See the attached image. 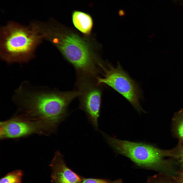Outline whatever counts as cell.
I'll return each instance as SVG.
<instances>
[{
    "instance_id": "1",
    "label": "cell",
    "mask_w": 183,
    "mask_h": 183,
    "mask_svg": "<svg viewBox=\"0 0 183 183\" xmlns=\"http://www.w3.org/2000/svg\"><path fill=\"white\" fill-rule=\"evenodd\" d=\"M17 91L24 115L39 122L49 133L55 132L58 124L67 116L71 102L79 96L78 90L67 92L26 91L20 88Z\"/></svg>"
},
{
    "instance_id": "2",
    "label": "cell",
    "mask_w": 183,
    "mask_h": 183,
    "mask_svg": "<svg viewBox=\"0 0 183 183\" xmlns=\"http://www.w3.org/2000/svg\"><path fill=\"white\" fill-rule=\"evenodd\" d=\"M53 22H40L37 28L43 39L54 45L77 70L79 75L96 78V61L90 44L85 39L70 31L63 30Z\"/></svg>"
},
{
    "instance_id": "3",
    "label": "cell",
    "mask_w": 183,
    "mask_h": 183,
    "mask_svg": "<svg viewBox=\"0 0 183 183\" xmlns=\"http://www.w3.org/2000/svg\"><path fill=\"white\" fill-rule=\"evenodd\" d=\"M43 39L31 24L25 26L13 21L0 30V55L8 64L27 63L35 56V52Z\"/></svg>"
},
{
    "instance_id": "4",
    "label": "cell",
    "mask_w": 183,
    "mask_h": 183,
    "mask_svg": "<svg viewBox=\"0 0 183 183\" xmlns=\"http://www.w3.org/2000/svg\"><path fill=\"white\" fill-rule=\"evenodd\" d=\"M101 133L106 141L117 153L129 159L143 168L172 174L174 173L172 163L164 157L170 156V151H165L151 145L119 140Z\"/></svg>"
},
{
    "instance_id": "5",
    "label": "cell",
    "mask_w": 183,
    "mask_h": 183,
    "mask_svg": "<svg viewBox=\"0 0 183 183\" xmlns=\"http://www.w3.org/2000/svg\"><path fill=\"white\" fill-rule=\"evenodd\" d=\"M108 69L103 68L104 72L102 78H96L97 84H106L125 98L138 111L142 109L140 105V94L137 86L122 69L118 63L116 67L108 64Z\"/></svg>"
},
{
    "instance_id": "6",
    "label": "cell",
    "mask_w": 183,
    "mask_h": 183,
    "mask_svg": "<svg viewBox=\"0 0 183 183\" xmlns=\"http://www.w3.org/2000/svg\"><path fill=\"white\" fill-rule=\"evenodd\" d=\"M77 85L81 93L80 108L86 114L89 121L98 130L101 91L98 87L96 78L78 75Z\"/></svg>"
},
{
    "instance_id": "7",
    "label": "cell",
    "mask_w": 183,
    "mask_h": 183,
    "mask_svg": "<svg viewBox=\"0 0 183 183\" xmlns=\"http://www.w3.org/2000/svg\"><path fill=\"white\" fill-rule=\"evenodd\" d=\"M34 133L47 134L43 125L24 115L1 122V139H15Z\"/></svg>"
},
{
    "instance_id": "8",
    "label": "cell",
    "mask_w": 183,
    "mask_h": 183,
    "mask_svg": "<svg viewBox=\"0 0 183 183\" xmlns=\"http://www.w3.org/2000/svg\"><path fill=\"white\" fill-rule=\"evenodd\" d=\"M50 165L52 183H81L82 177L67 166L64 156L59 151L55 152Z\"/></svg>"
},
{
    "instance_id": "9",
    "label": "cell",
    "mask_w": 183,
    "mask_h": 183,
    "mask_svg": "<svg viewBox=\"0 0 183 183\" xmlns=\"http://www.w3.org/2000/svg\"><path fill=\"white\" fill-rule=\"evenodd\" d=\"M72 20L75 27L81 32L86 35L89 34L92 30L93 21L89 14L75 10L72 14Z\"/></svg>"
},
{
    "instance_id": "10",
    "label": "cell",
    "mask_w": 183,
    "mask_h": 183,
    "mask_svg": "<svg viewBox=\"0 0 183 183\" xmlns=\"http://www.w3.org/2000/svg\"><path fill=\"white\" fill-rule=\"evenodd\" d=\"M23 171L18 170L8 173L2 177L0 183H22Z\"/></svg>"
},
{
    "instance_id": "11",
    "label": "cell",
    "mask_w": 183,
    "mask_h": 183,
    "mask_svg": "<svg viewBox=\"0 0 183 183\" xmlns=\"http://www.w3.org/2000/svg\"><path fill=\"white\" fill-rule=\"evenodd\" d=\"M173 120L176 124L177 135L180 140L183 142V108L175 113Z\"/></svg>"
},
{
    "instance_id": "12",
    "label": "cell",
    "mask_w": 183,
    "mask_h": 183,
    "mask_svg": "<svg viewBox=\"0 0 183 183\" xmlns=\"http://www.w3.org/2000/svg\"><path fill=\"white\" fill-rule=\"evenodd\" d=\"M172 175L160 173L148 177L146 183H174Z\"/></svg>"
},
{
    "instance_id": "13",
    "label": "cell",
    "mask_w": 183,
    "mask_h": 183,
    "mask_svg": "<svg viewBox=\"0 0 183 183\" xmlns=\"http://www.w3.org/2000/svg\"><path fill=\"white\" fill-rule=\"evenodd\" d=\"M81 183H122V181L120 179L111 181L106 179L86 178L82 177Z\"/></svg>"
},
{
    "instance_id": "14",
    "label": "cell",
    "mask_w": 183,
    "mask_h": 183,
    "mask_svg": "<svg viewBox=\"0 0 183 183\" xmlns=\"http://www.w3.org/2000/svg\"><path fill=\"white\" fill-rule=\"evenodd\" d=\"M172 177L174 183H183V170L181 169L176 172Z\"/></svg>"
},
{
    "instance_id": "15",
    "label": "cell",
    "mask_w": 183,
    "mask_h": 183,
    "mask_svg": "<svg viewBox=\"0 0 183 183\" xmlns=\"http://www.w3.org/2000/svg\"><path fill=\"white\" fill-rule=\"evenodd\" d=\"M176 152H173V156L179 159L183 157V146H181Z\"/></svg>"
},
{
    "instance_id": "16",
    "label": "cell",
    "mask_w": 183,
    "mask_h": 183,
    "mask_svg": "<svg viewBox=\"0 0 183 183\" xmlns=\"http://www.w3.org/2000/svg\"><path fill=\"white\" fill-rule=\"evenodd\" d=\"M179 159V163L182 169L183 170V157H181Z\"/></svg>"
}]
</instances>
